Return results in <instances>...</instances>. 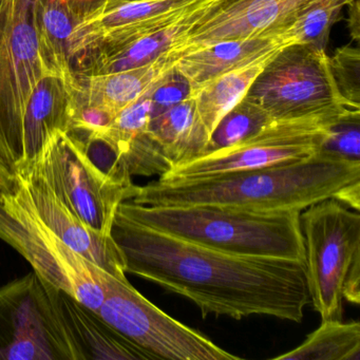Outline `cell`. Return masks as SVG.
<instances>
[{
	"instance_id": "obj_4",
	"label": "cell",
	"mask_w": 360,
	"mask_h": 360,
	"mask_svg": "<svg viewBox=\"0 0 360 360\" xmlns=\"http://www.w3.org/2000/svg\"><path fill=\"white\" fill-rule=\"evenodd\" d=\"M311 304L321 320H342L343 300L360 303V214L330 198L301 212Z\"/></svg>"
},
{
	"instance_id": "obj_8",
	"label": "cell",
	"mask_w": 360,
	"mask_h": 360,
	"mask_svg": "<svg viewBox=\"0 0 360 360\" xmlns=\"http://www.w3.org/2000/svg\"><path fill=\"white\" fill-rule=\"evenodd\" d=\"M0 239L15 248L46 283L94 311L100 309L104 288L96 265L68 248L37 217L18 179L13 191L0 195Z\"/></svg>"
},
{
	"instance_id": "obj_16",
	"label": "cell",
	"mask_w": 360,
	"mask_h": 360,
	"mask_svg": "<svg viewBox=\"0 0 360 360\" xmlns=\"http://www.w3.org/2000/svg\"><path fill=\"white\" fill-rule=\"evenodd\" d=\"M288 45L292 43L280 35L218 41L184 54L172 66L188 79L195 96V91L208 82L226 73L267 62Z\"/></svg>"
},
{
	"instance_id": "obj_22",
	"label": "cell",
	"mask_w": 360,
	"mask_h": 360,
	"mask_svg": "<svg viewBox=\"0 0 360 360\" xmlns=\"http://www.w3.org/2000/svg\"><path fill=\"white\" fill-rule=\"evenodd\" d=\"M267 62L221 75L195 91L193 98L198 117L210 138L221 119L245 98Z\"/></svg>"
},
{
	"instance_id": "obj_7",
	"label": "cell",
	"mask_w": 360,
	"mask_h": 360,
	"mask_svg": "<svg viewBox=\"0 0 360 360\" xmlns=\"http://www.w3.org/2000/svg\"><path fill=\"white\" fill-rule=\"evenodd\" d=\"M25 169L39 174L75 217L102 235L110 236L117 208L134 199L139 189L132 180L105 172L79 138L60 130L50 136Z\"/></svg>"
},
{
	"instance_id": "obj_10",
	"label": "cell",
	"mask_w": 360,
	"mask_h": 360,
	"mask_svg": "<svg viewBox=\"0 0 360 360\" xmlns=\"http://www.w3.org/2000/svg\"><path fill=\"white\" fill-rule=\"evenodd\" d=\"M0 360H79L35 271L0 286Z\"/></svg>"
},
{
	"instance_id": "obj_33",
	"label": "cell",
	"mask_w": 360,
	"mask_h": 360,
	"mask_svg": "<svg viewBox=\"0 0 360 360\" xmlns=\"http://www.w3.org/2000/svg\"><path fill=\"white\" fill-rule=\"evenodd\" d=\"M109 1H130V0H109Z\"/></svg>"
},
{
	"instance_id": "obj_23",
	"label": "cell",
	"mask_w": 360,
	"mask_h": 360,
	"mask_svg": "<svg viewBox=\"0 0 360 360\" xmlns=\"http://www.w3.org/2000/svg\"><path fill=\"white\" fill-rule=\"evenodd\" d=\"M277 360H360V323L322 320L321 326Z\"/></svg>"
},
{
	"instance_id": "obj_32",
	"label": "cell",
	"mask_w": 360,
	"mask_h": 360,
	"mask_svg": "<svg viewBox=\"0 0 360 360\" xmlns=\"http://www.w3.org/2000/svg\"><path fill=\"white\" fill-rule=\"evenodd\" d=\"M15 184V174L7 167L3 160L0 159V195L13 191Z\"/></svg>"
},
{
	"instance_id": "obj_2",
	"label": "cell",
	"mask_w": 360,
	"mask_h": 360,
	"mask_svg": "<svg viewBox=\"0 0 360 360\" xmlns=\"http://www.w3.org/2000/svg\"><path fill=\"white\" fill-rule=\"evenodd\" d=\"M360 183L359 162L318 151L302 161L258 169L178 180H159L139 186L130 201L140 205H210L252 212H303Z\"/></svg>"
},
{
	"instance_id": "obj_6",
	"label": "cell",
	"mask_w": 360,
	"mask_h": 360,
	"mask_svg": "<svg viewBox=\"0 0 360 360\" xmlns=\"http://www.w3.org/2000/svg\"><path fill=\"white\" fill-rule=\"evenodd\" d=\"M245 98L274 121L334 119L360 111L339 94L326 49L301 44L279 50L252 82Z\"/></svg>"
},
{
	"instance_id": "obj_1",
	"label": "cell",
	"mask_w": 360,
	"mask_h": 360,
	"mask_svg": "<svg viewBox=\"0 0 360 360\" xmlns=\"http://www.w3.org/2000/svg\"><path fill=\"white\" fill-rule=\"evenodd\" d=\"M126 274L195 303L202 316L252 315L302 321L311 304L305 263L239 256L145 226L117 212L110 233Z\"/></svg>"
},
{
	"instance_id": "obj_31",
	"label": "cell",
	"mask_w": 360,
	"mask_h": 360,
	"mask_svg": "<svg viewBox=\"0 0 360 360\" xmlns=\"http://www.w3.org/2000/svg\"><path fill=\"white\" fill-rule=\"evenodd\" d=\"M349 8V29L351 32L352 39L356 43H359L360 39V14L359 0H352L347 5Z\"/></svg>"
},
{
	"instance_id": "obj_18",
	"label": "cell",
	"mask_w": 360,
	"mask_h": 360,
	"mask_svg": "<svg viewBox=\"0 0 360 360\" xmlns=\"http://www.w3.org/2000/svg\"><path fill=\"white\" fill-rule=\"evenodd\" d=\"M202 6L191 12L184 20L168 28L125 43L102 46L91 50L77 58L79 60V71L75 73L84 77L109 75L141 68L158 62L188 30L191 22L195 20L198 10Z\"/></svg>"
},
{
	"instance_id": "obj_5",
	"label": "cell",
	"mask_w": 360,
	"mask_h": 360,
	"mask_svg": "<svg viewBox=\"0 0 360 360\" xmlns=\"http://www.w3.org/2000/svg\"><path fill=\"white\" fill-rule=\"evenodd\" d=\"M35 1L0 0V159L14 174L24 161L29 98L39 82L52 73L39 48Z\"/></svg>"
},
{
	"instance_id": "obj_9",
	"label": "cell",
	"mask_w": 360,
	"mask_h": 360,
	"mask_svg": "<svg viewBox=\"0 0 360 360\" xmlns=\"http://www.w3.org/2000/svg\"><path fill=\"white\" fill-rule=\"evenodd\" d=\"M96 274L104 288L98 315L151 359H241L164 313L128 279H117L98 266Z\"/></svg>"
},
{
	"instance_id": "obj_15",
	"label": "cell",
	"mask_w": 360,
	"mask_h": 360,
	"mask_svg": "<svg viewBox=\"0 0 360 360\" xmlns=\"http://www.w3.org/2000/svg\"><path fill=\"white\" fill-rule=\"evenodd\" d=\"M47 285L79 360L151 359L107 323L98 311L64 290Z\"/></svg>"
},
{
	"instance_id": "obj_13",
	"label": "cell",
	"mask_w": 360,
	"mask_h": 360,
	"mask_svg": "<svg viewBox=\"0 0 360 360\" xmlns=\"http://www.w3.org/2000/svg\"><path fill=\"white\" fill-rule=\"evenodd\" d=\"M207 0H130L104 3L75 25L70 39L72 60L91 50L117 45L168 28Z\"/></svg>"
},
{
	"instance_id": "obj_26",
	"label": "cell",
	"mask_w": 360,
	"mask_h": 360,
	"mask_svg": "<svg viewBox=\"0 0 360 360\" xmlns=\"http://www.w3.org/2000/svg\"><path fill=\"white\" fill-rule=\"evenodd\" d=\"M151 117L153 103L148 90L136 102L122 109L100 136L90 140L101 141L106 144L117 155L121 163L122 158L127 153L132 142L146 132Z\"/></svg>"
},
{
	"instance_id": "obj_29",
	"label": "cell",
	"mask_w": 360,
	"mask_h": 360,
	"mask_svg": "<svg viewBox=\"0 0 360 360\" xmlns=\"http://www.w3.org/2000/svg\"><path fill=\"white\" fill-rule=\"evenodd\" d=\"M153 103V117L166 109L193 98V90L188 79L172 66L162 72L149 89Z\"/></svg>"
},
{
	"instance_id": "obj_28",
	"label": "cell",
	"mask_w": 360,
	"mask_h": 360,
	"mask_svg": "<svg viewBox=\"0 0 360 360\" xmlns=\"http://www.w3.org/2000/svg\"><path fill=\"white\" fill-rule=\"evenodd\" d=\"M319 151L360 163V111H351L337 119L328 128Z\"/></svg>"
},
{
	"instance_id": "obj_14",
	"label": "cell",
	"mask_w": 360,
	"mask_h": 360,
	"mask_svg": "<svg viewBox=\"0 0 360 360\" xmlns=\"http://www.w3.org/2000/svg\"><path fill=\"white\" fill-rule=\"evenodd\" d=\"M15 176L24 186L37 217L68 248L113 277L127 279L123 256L111 235H102L86 226L32 170H22Z\"/></svg>"
},
{
	"instance_id": "obj_24",
	"label": "cell",
	"mask_w": 360,
	"mask_h": 360,
	"mask_svg": "<svg viewBox=\"0 0 360 360\" xmlns=\"http://www.w3.org/2000/svg\"><path fill=\"white\" fill-rule=\"evenodd\" d=\"M273 121L263 109L244 98L219 122L202 155L222 150L248 140Z\"/></svg>"
},
{
	"instance_id": "obj_17",
	"label": "cell",
	"mask_w": 360,
	"mask_h": 360,
	"mask_svg": "<svg viewBox=\"0 0 360 360\" xmlns=\"http://www.w3.org/2000/svg\"><path fill=\"white\" fill-rule=\"evenodd\" d=\"M77 84V75L73 79H65L51 73L35 86L25 112L24 161L20 170L34 162L54 131H70L73 92Z\"/></svg>"
},
{
	"instance_id": "obj_30",
	"label": "cell",
	"mask_w": 360,
	"mask_h": 360,
	"mask_svg": "<svg viewBox=\"0 0 360 360\" xmlns=\"http://www.w3.org/2000/svg\"><path fill=\"white\" fill-rule=\"evenodd\" d=\"M105 0H65L69 9L75 14L77 20H82L84 16L100 7Z\"/></svg>"
},
{
	"instance_id": "obj_25",
	"label": "cell",
	"mask_w": 360,
	"mask_h": 360,
	"mask_svg": "<svg viewBox=\"0 0 360 360\" xmlns=\"http://www.w3.org/2000/svg\"><path fill=\"white\" fill-rule=\"evenodd\" d=\"M352 0H316L281 33L292 44L326 49L330 28Z\"/></svg>"
},
{
	"instance_id": "obj_27",
	"label": "cell",
	"mask_w": 360,
	"mask_h": 360,
	"mask_svg": "<svg viewBox=\"0 0 360 360\" xmlns=\"http://www.w3.org/2000/svg\"><path fill=\"white\" fill-rule=\"evenodd\" d=\"M330 75L341 98L351 108L360 110L359 48L345 45L328 58Z\"/></svg>"
},
{
	"instance_id": "obj_3",
	"label": "cell",
	"mask_w": 360,
	"mask_h": 360,
	"mask_svg": "<svg viewBox=\"0 0 360 360\" xmlns=\"http://www.w3.org/2000/svg\"><path fill=\"white\" fill-rule=\"evenodd\" d=\"M117 212L155 231L220 252L305 263L300 212H252L210 205L155 207L128 200Z\"/></svg>"
},
{
	"instance_id": "obj_20",
	"label": "cell",
	"mask_w": 360,
	"mask_h": 360,
	"mask_svg": "<svg viewBox=\"0 0 360 360\" xmlns=\"http://www.w3.org/2000/svg\"><path fill=\"white\" fill-rule=\"evenodd\" d=\"M166 69L159 60L141 68L109 75L84 77L75 73L77 94L87 104L102 107L117 115L146 94Z\"/></svg>"
},
{
	"instance_id": "obj_19",
	"label": "cell",
	"mask_w": 360,
	"mask_h": 360,
	"mask_svg": "<svg viewBox=\"0 0 360 360\" xmlns=\"http://www.w3.org/2000/svg\"><path fill=\"white\" fill-rule=\"evenodd\" d=\"M146 134L157 145L170 169L201 155L210 141L198 117L193 96L151 117Z\"/></svg>"
},
{
	"instance_id": "obj_21",
	"label": "cell",
	"mask_w": 360,
	"mask_h": 360,
	"mask_svg": "<svg viewBox=\"0 0 360 360\" xmlns=\"http://www.w3.org/2000/svg\"><path fill=\"white\" fill-rule=\"evenodd\" d=\"M79 20L65 0H37L35 28L41 56L53 75L73 79L70 39Z\"/></svg>"
},
{
	"instance_id": "obj_11",
	"label": "cell",
	"mask_w": 360,
	"mask_h": 360,
	"mask_svg": "<svg viewBox=\"0 0 360 360\" xmlns=\"http://www.w3.org/2000/svg\"><path fill=\"white\" fill-rule=\"evenodd\" d=\"M339 117L273 121L252 138L179 164L160 179L201 178L309 159L321 148L328 128Z\"/></svg>"
},
{
	"instance_id": "obj_12",
	"label": "cell",
	"mask_w": 360,
	"mask_h": 360,
	"mask_svg": "<svg viewBox=\"0 0 360 360\" xmlns=\"http://www.w3.org/2000/svg\"><path fill=\"white\" fill-rule=\"evenodd\" d=\"M315 1L208 0L198 10L188 30L161 58V62L169 68L184 54L218 41L280 35Z\"/></svg>"
}]
</instances>
